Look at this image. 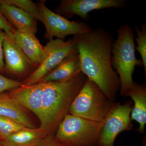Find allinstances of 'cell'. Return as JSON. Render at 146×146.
<instances>
[{"label":"cell","mask_w":146,"mask_h":146,"mask_svg":"<svg viewBox=\"0 0 146 146\" xmlns=\"http://www.w3.org/2000/svg\"><path fill=\"white\" fill-rule=\"evenodd\" d=\"M104 121L96 122L68 113L59 123L54 138L65 146H96Z\"/></svg>","instance_id":"5b68a950"},{"label":"cell","mask_w":146,"mask_h":146,"mask_svg":"<svg viewBox=\"0 0 146 146\" xmlns=\"http://www.w3.org/2000/svg\"><path fill=\"white\" fill-rule=\"evenodd\" d=\"M46 1L36 3L41 15V22L45 27L44 38L50 41L54 37L65 40L69 35L87 33L93 30L89 25L84 21H70L49 9L46 5Z\"/></svg>","instance_id":"8992f818"},{"label":"cell","mask_w":146,"mask_h":146,"mask_svg":"<svg viewBox=\"0 0 146 146\" xmlns=\"http://www.w3.org/2000/svg\"><path fill=\"white\" fill-rule=\"evenodd\" d=\"M126 0H61L54 12L69 20L78 16L87 21L93 11L106 9H119L125 6Z\"/></svg>","instance_id":"9c48e42d"},{"label":"cell","mask_w":146,"mask_h":146,"mask_svg":"<svg viewBox=\"0 0 146 146\" xmlns=\"http://www.w3.org/2000/svg\"><path fill=\"white\" fill-rule=\"evenodd\" d=\"M13 39L32 63L39 67L45 58V46H42L35 35L16 30Z\"/></svg>","instance_id":"4fadbf2b"},{"label":"cell","mask_w":146,"mask_h":146,"mask_svg":"<svg viewBox=\"0 0 146 146\" xmlns=\"http://www.w3.org/2000/svg\"><path fill=\"white\" fill-rule=\"evenodd\" d=\"M45 57L42 63L23 81L26 86L33 85L53 70L69 56L78 52L73 38L67 41L58 39L49 41L45 46Z\"/></svg>","instance_id":"52a82bcc"},{"label":"cell","mask_w":146,"mask_h":146,"mask_svg":"<svg viewBox=\"0 0 146 146\" xmlns=\"http://www.w3.org/2000/svg\"><path fill=\"white\" fill-rule=\"evenodd\" d=\"M0 116L12 120L28 128H35L23 107L10 100L5 94H0Z\"/></svg>","instance_id":"2e32d148"},{"label":"cell","mask_w":146,"mask_h":146,"mask_svg":"<svg viewBox=\"0 0 146 146\" xmlns=\"http://www.w3.org/2000/svg\"><path fill=\"white\" fill-rule=\"evenodd\" d=\"M0 29L5 32L6 34L13 39V34L16 29L6 20L0 12Z\"/></svg>","instance_id":"7402d4cb"},{"label":"cell","mask_w":146,"mask_h":146,"mask_svg":"<svg viewBox=\"0 0 146 146\" xmlns=\"http://www.w3.org/2000/svg\"><path fill=\"white\" fill-rule=\"evenodd\" d=\"M0 146H5L4 145H3V144H2L1 143V144H0Z\"/></svg>","instance_id":"d4e9b609"},{"label":"cell","mask_w":146,"mask_h":146,"mask_svg":"<svg viewBox=\"0 0 146 146\" xmlns=\"http://www.w3.org/2000/svg\"><path fill=\"white\" fill-rule=\"evenodd\" d=\"M37 146H65L55 139L54 134H48Z\"/></svg>","instance_id":"cb8c5ba5"},{"label":"cell","mask_w":146,"mask_h":146,"mask_svg":"<svg viewBox=\"0 0 146 146\" xmlns=\"http://www.w3.org/2000/svg\"><path fill=\"white\" fill-rule=\"evenodd\" d=\"M47 135L39 128H26L12 133L1 143L5 146H37Z\"/></svg>","instance_id":"e0dca14e"},{"label":"cell","mask_w":146,"mask_h":146,"mask_svg":"<svg viewBox=\"0 0 146 146\" xmlns=\"http://www.w3.org/2000/svg\"><path fill=\"white\" fill-rule=\"evenodd\" d=\"M5 66L4 72L18 76H25L37 68L27 57L13 39L6 35L3 45Z\"/></svg>","instance_id":"30bf717a"},{"label":"cell","mask_w":146,"mask_h":146,"mask_svg":"<svg viewBox=\"0 0 146 146\" xmlns=\"http://www.w3.org/2000/svg\"><path fill=\"white\" fill-rule=\"evenodd\" d=\"M26 128L12 120L0 116V138L3 140L12 133Z\"/></svg>","instance_id":"ffe728a7"},{"label":"cell","mask_w":146,"mask_h":146,"mask_svg":"<svg viewBox=\"0 0 146 146\" xmlns=\"http://www.w3.org/2000/svg\"><path fill=\"white\" fill-rule=\"evenodd\" d=\"M7 4L16 7L34 17L37 21H41L40 11L36 3L30 0H4Z\"/></svg>","instance_id":"ac0fdd59"},{"label":"cell","mask_w":146,"mask_h":146,"mask_svg":"<svg viewBox=\"0 0 146 146\" xmlns=\"http://www.w3.org/2000/svg\"><path fill=\"white\" fill-rule=\"evenodd\" d=\"M86 79L80 72L65 80L44 82L39 128L47 135L56 131Z\"/></svg>","instance_id":"7a4b0ae2"},{"label":"cell","mask_w":146,"mask_h":146,"mask_svg":"<svg viewBox=\"0 0 146 146\" xmlns=\"http://www.w3.org/2000/svg\"><path fill=\"white\" fill-rule=\"evenodd\" d=\"M133 108L129 102L122 104L114 103L105 120L96 146H114L120 133L132 129L131 114Z\"/></svg>","instance_id":"ba28073f"},{"label":"cell","mask_w":146,"mask_h":146,"mask_svg":"<svg viewBox=\"0 0 146 146\" xmlns=\"http://www.w3.org/2000/svg\"><path fill=\"white\" fill-rule=\"evenodd\" d=\"M117 36L113 42L111 51L112 67L116 70L120 82V94H125L133 84V74L136 66H143L141 59L136 57V45L133 30L128 24L117 30Z\"/></svg>","instance_id":"3957f363"},{"label":"cell","mask_w":146,"mask_h":146,"mask_svg":"<svg viewBox=\"0 0 146 146\" xmlns=\"http://www.w3.org/2000/svg\"><path fill=\"white\" fill-rule=\"evenodd\" d=\"M0 12L16 30L35 35L37 31V21L28 13L0 0Z\"/></svg>","instance_id":"7c38bea8"},{"label":"cell","mask_w":146,"mask_h":146,"mask_svg":"<svg viewBox=\"0 0 146 146\" xmlns=\"http://www.w3.org/2000/svg\"><path fill=\"white\" fill-rule=\"evenodd\" d=\"M44 86V82H42L29 86L23 84L5 94L13 101L34 113L39 119L41 117Z\"/></svg>","instance_id":"8fae6325"},{"label":"cell","mask_w":146,"mask_h":146,"mask_svg":"<svg viewBox=\"0 0 146 146\" xmlns=\"http://www.w3.org/2000/svg\"><path fill=\"white\" fill-rule=\"evenodd\" d=\"M5 32L0 29V72L3 73L4 72L5 62L4 57L3 45L6 36Z\"/></svg>","instance_id":"603a6c76"},{"label":"cell","mask_w":146,"mask_h":146,"mask_svg":"<svg viewBox=\"0 0 146 146\" xmlns=\"http://www.w3.org/2000/svg\"><path fill=\"white\" fill-rule=\"evenodd\" d=\"M80 72H81L80 59L78 53H76L65 58L56 68L39 82L62 81L70 78Z\"/></svg>","instance_id":"9a60e30c"},{"label":"cell","mask_w":146,"mask_h":146,"mask_svg":"<svg viewBox=\"0 0 146 146\" xmlns=\"http://www.w3.org/2000/svg\"><path fill=\"white\" fill-rule=\"evenodd\" d=\"M133 100L134 106L131 114V119L139 123L138 131L143 133L146 123V86L133 82L126 92L125 96Z\"/></svg>","instance_id":"5bb4252c"},{"label":"cell","mask_w":146,"mask_h":146,"mask_svg":"<svg viewBox=\"0 0 146 146\" xmlns=\"http://www.w3.org/2000/svg\"><path fill=\"white\" fill-rule=\"evenodd\" d=\"M135 31L137 36L134 38L137 46L136 50L140 53L143 61L145 74H146V24L143 23L140 27L135 26Z\"/></svg>","instance_id":"d6986e66"},{"label":"cell","mask_w":146,"mask_h":146,"mask_svg":"<svg viewBox=\"0 0 146 146\" xmlns=\"http://www.w3.org/2000/svg\"><path fill=\"white\" fill-rule=\"evenodd\" d=\"M73 38L78 51L82 72L114 102L120 90V82L111 61L112 34L103 28H98L74 35Z\"/></svg>","instance_id":"6da1fadb"},{"label":"cell","mask_w":146,"mask_h":146,"mask_svg":"<svg viewBox=\"0 0 146 146\" xmlns=\"http://www.w3.org/2000/svg\"><path fill=\"white\" fill-rule=\"evenodd\" d=\"M23 84V81L8 78L0 74V94L5 91L16 89Z\"/></svg>","instance_id":"44dd1931"},{"label":"cell","mask_w":146,"mask_h":146,"mask_svg":"<svg viewBox=\"0 0 146 146\" xmlns=\"http://www.w3.org/2000/svg\"><path fill=\"white\" fill-rule=\"evenodd\" d=\"M99 87L86 78L81 90L73 100L68 114L96 122L104 121L114 103Z\"/></svg>","instance_id":"277c9868"}]
</instances>
